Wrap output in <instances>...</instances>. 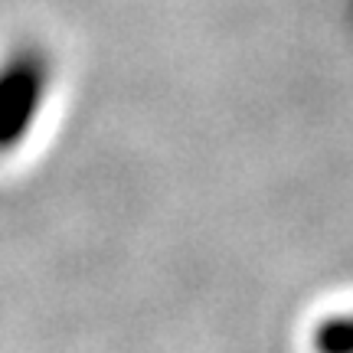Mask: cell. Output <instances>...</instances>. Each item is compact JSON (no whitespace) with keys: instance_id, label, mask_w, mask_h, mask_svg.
<instances>
[{"instance_id":"cell-1","label":"cell","mask_w":353,"mask_h":353,"mask_svg":"<svg viewBox=\"0 0 353 353\" xmlns=\"http://www.w3.org/2000/svg\"><path fill=\"white\" fill-rule=\"evenodd\" d=\"M52 88V59L23 43L0 59V157L13 154L37 128Z\"/></svg>"},{"instance_id":"cell-2","label":"cell","mask_w":353,"mask_h":353,"mask_svg":"<svg viewBox=\"0 0 353 353\" xmlns=\"http://www.w3.org/2000/svg\"><path fill=\"white\" fill-rule=\"evenodd\" d=\"M314 353H353V307L321 317L311 330Z\"/></svg>"}]
</instances>
